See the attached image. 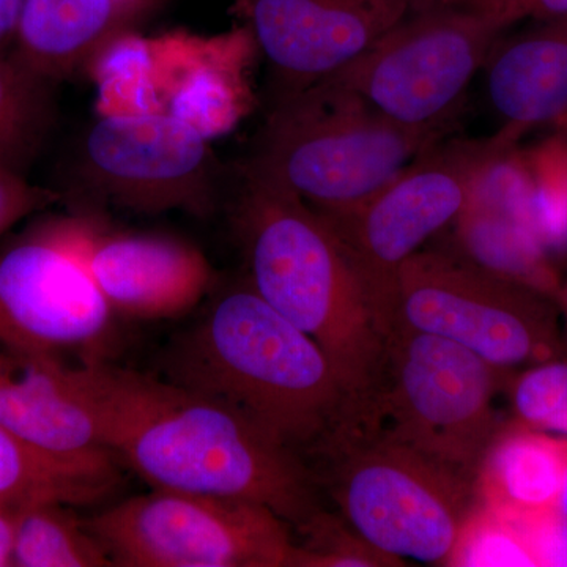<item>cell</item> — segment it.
<instances>
[{"mask_svg": "<svg viewBox=\"0 0 567 567\" xmlns=\"http://www.w3.org/2000/svg\"><path fill=\"white\" fill-rule=\"evenodd\" d=\"M70 374L103 445L153 488L257 503L300 535L323 513L303 458L234 406L106 360Z\"/></svg>", "mask_w": 567, "mask_h": 567, "instance_id": "6da1fadb", "label": "cell"}, {"mask_svg": "<svg viewBox=\"0 0 567 567\" xmlns=\"http://www.w3.org/2000/svg\"><path fill=\"white\" fill-rule=\"evenodd\" d=\"M166 374L234 406L301 458L361 417L322 347L249 284L224 292L178 339Z\"/></svg>", "mask_w": 567, "mask_h": 567, "instance_id": "7a4b0ae2", "label": "cell"}, {"mask_svg": "<svg viewBox=\"0 0 567 567\" xmlns=\"http://www.w3.org/2000/svg\"><path fill=\"white\" fill-rule=\"evenodd\" d=\"M235 224L249 286L322 347L365 415L385 358L380 331L344 246L319 213L249 166Z\"/></svg>", "mask_w": 567, "mask_h": 567, "instance_id": "3957f363", "label": "cell"}, {"mask_svg": "<svg viewBox=\"0 0 567 567\" xmlns=\"http://www.w3.org/2000/svg\"><path fill=\"white\" fill-rule=\"evenodd\" d=\"M451 128H406L323 80L271 106L246 166L331 219L371 199Z\"/></svg>", "mask_w": 567, "mask_h": 567, "instance_id": "277c9868", "label": "cell"}, {"mask_svg": "<svg viewBox=\"0 0 567 567\" xmlns=\"http://www.w3.org/2000/svg\"><path fill=\"white\" fill-rule=\"evenodd\" d=\"M309 456L354 535L390 557L447 566L476 505L472 483L369 423L342 424Z\"/></svg>", "mask_w": 567, "mask_h": 567, "instance_id": "5b68a950", "label": "cell"}, {"mask_svg": "<svg viewBox=\"0 0 567 567\" xmlns=\"http://www.w3.org/2000/svg\"><path fill=\"white\" fill-rule=\"evenodd\" d=\"M505 372L450 339L393 323L368 423L475 486L498 431L494 398Z\"/></svg>", "mask_w": 567, "mask_h": 567, "instance_id": "8992f818", "label": "cell"}, {"mask_svg": "<svg viewBox=\"0 0 567 567\" xmlns=\"http://www.w3.org/2000/svg\"><path fill=\"white\" fill-rule=\"evenodd\" d=\"M516 144L494 136L443 137L360 207L327 219L344 246L383 336L393 323L402 267L453 227L484 174Z\"/></svg>", "mask_w": 567, "mask_h": 567, "instance_id": "52a82bcc", "label": "cell"}, {"mask_svg": "<svg viewBox=\"0 0 567 567\" xmlns=\"http://www.w3.org/2000/svg\"><path fill=\"white\" fill-rule=\"evenodd\" d=\"M509 24L494 14L417 2L363 55L327 80L406 128H451L466 89Z\"/></svg>", "mask_w": 567, "mask_h": 567, "instance_id": "ba28073f", "label": "cell"}, {"mask_svg": "<svg viewBox=\"0 0 567 567\" xmlns=\"http://www.w3.org/2000/svg\"><path fill=\"white\" fill-rule=\"evenodd\" d=\"M559 317L551 298L456 249H421L399 274L393 323L457 342L503 372L561 357Z\"/></svg>", "mask_w": 567, "mask_h": 567, "instance_id": "9c48e42d", "label": "cell"}, {"mask_svg": "<svg viewBox=\"0 0 567 567\" xmlns=\"http://www.w3.org/2000/svg\"><path fill=\"white\" fill-rule=\"evenodd\" d=\"M122 567H303L274 511L244 499L153 488L84 520Z\"/></svg>", "mask_w": 567, "mask_h": 567, "instance_id": "30bf717a", "label": "cell"}, {"mask_svg": "<svg viewBox=\"0 0 567 567\" xmlns=\"http://www.w3.org/2000/svg\"><path fill=\"white\" fill-rule=\"evenodd\" d=\"M78 171L87 192L123 210L208 218L218 205L221 169L210 141L166 112L99 115Z\"/></svg>", "mask_w": 567, "mask_h": 567, "instance_id": "8fae6325", "label": "cell"}, {"mask_svg": "<svg viewBox=\"0 0 567 567\" xmlns=\"http://www.w3.org/2000/svg\"><path fill=\"white\" fill-rule=\"evenodd\" d=\"M112 317L58 218L0 246V349L61 361L74 354L80 364L103 360Z\"/></svg>", "mask_w": 567, "mask_h": 567, "instance_id": "7c38bea8", "label": "cell"}, {"mask_svg": "<svg viewBox=\"0 0 567 567\" xmlns=\"http://www.w3.org/2000/svg\"><path fill=\"white\" fill-rule=\"evenodd\" d=\"M416 0H234L267 59L274 103L333 76L412 11Z\"/></svg>", "mask_w": 567, "mask_h": 567, "instance_id": "4fadbf2b", "label": "cell"}, {"mask_svg": "<svg viewBox=\"0 0 567 567\" xmlns=\"http://www.w3.org/2000/svg\"><path fill=\"white\" fill-rule=\"evenodd\" d=\"M55 218L114 315L177 319L193 311L210 290V262L182 238L114 230L84 213Z\"/></svg>", "mask_w": 567, "mask_h": 567, "instance_id": "5bb4252c", "label": "cell"}, {"mask_svg": "<svg viewBox=\"0 0 567 567\" xmlns=\"http://www.w3.org/2000/svg\"><path fill=\"white\" fill-rule=\"evenodd\" d=\"M514 152L484 174L453 224L456 251L555 301L563 281L535 219L532 175Z\"/></svg>", "mask_w": 567, "mask_h": 567, "instance_id": "9a60e30c", "label": "cell"}, {"mask_svg": "<svg viewBox=\"0 0 567 567\" xmlns=\"http://www.w3.org/2000/svg\"><path fill=\"white\" fill-rule=\"evenodd\" d=\"M0 424L47 456L74 464L115 462L82 401L70 364L0 349Z\"/></svg>", "mask_w": 567, "mask_h": 567, "instance_id": "2e32d148", "label": "cell"}, {"mask_svg": "<svg viewBox=\"0 0 567 567\" xmlns=\"http://www.w3.org/2000/svg\"><path fill=\"white\" fill-rule=\"evenodd\" d=\"M148 41L153 87L162 112L208 141L240 122L248 106L244 66L251 33L205 39L177 32Z\"/></svg>", "mask_w": 567, "mask_h": 567, "instance_id": "e0dca14e", "label": "cell"}, {"mask_svg": "<svg viewBox=\"0 0 567 567\" xmlns=\"http://www.w3.org/2000/svg\"><path fill=\"white\" fill-rule=\"evenodd\" d=\"M498 133L517 142L567 118V18L499 37L483 66Z\"/></svg>", "mask_w": 567, "mask_h": 567, "instance_id": "ac0fdd59", "label": "cell"}, {"mask_svg": "<svg viewBox=\"0 0 567 567\" xmlns=\"http://www.w3.org/2000/svg\"><path fill=\"white\" fill-rule=\"evenodd\" d=\"M567 458V439L513 421L502 424L475 477L480 505L520 527L554 513Z\"/></svg>", "mask_w": 567, "mask_h": 567, "instance_id": "d6986e66", "label": "cell"}, {"mask_svg": "<svg viewBox=\"0 0 567 567\" xmlns=\"http://www.w3.org/2000/svg\"><path fill=\"white\" fill-rule=\"evenodd\" d=\"M140 2L133 0H25L13 54L55 84L87 69L125 32Z\"/></svg>", "mask_w": 567, "mask_h": 567, "instance_id": "ffe728a7", "label": "cell"}, {"mask_svg": "<svg viewBox=\"0 0 567 567\" xmlns=\"http://www.w3.org/2000/svg\"><path fill=\"white\" fill-rule=\"evenodd\" d=\"M117 462L74 464L47 456L0 424V506L92 505L117 486Z\"/></svg>", "mask_w": 567, "mask_h": 567, "instance_id": "44dd1931", "label": "cell"}, {"mask_svg": "<svg viewBox=\"0 0 567 567\" xmlns=\"http://www.w3.org/2000/svg\"><path fill=\"white\" fill-rule=\"evenodd\" d=\"M58 84L0 54V169L28 177L54 128Z\"/></svg>", "mask_w": 567, "mask_h": 567, "instance_id": "7402d4cb", "label": "cell"}, {"mask_svg": "<svg viewBox=\"0 0 567 567\" xmlns=\"http://www.w3.org/2000/svg\"><path fill=\"white\" fill-rule=\"evenodd\" d=\"M14 567L114 566L71 506L37 503L14 511Z\"/></svg>", "mask_w": 567, "mask_h": 567, "instance_id": "603a6c76", "label": "cell"}, {"mask_svg": "<svg viewBox=\"0 0 567 567\" xmlns=\"http://www.w3.org/2000/svg\"><path fill=\"white\" fill-rule=\"evenodd\" d=\"M99 85L100 115L162 112L152 80L151 41L121 33L89 63Z\"/></svg>", "mask_w": 567, "mask_h": 567, "instance_id": "cb8c5ba5", "label": "cell"}, {"mask_svg": "<svg viewBox=\"0 0 567 567\" xmlns=\"http://www.w3.org/2000/svg\"><path fill=\"white\" fill-rule=\"evenodd\" d=\"M447 566H539L520 525L476 505L462 525Z\"/></svg>", "mask_w": 567, "mask_h": 567, "instance_id": "d4e9b609", "label": "cell"}, {"mask_svg": "<svg viewBox=\"0 0 567 567\" xmlns=\"http://www.w3.org/2000/svg\"><path fill=\"white\" fill-rule=\"evenodd\" d=\"M518 423L567 439V361L561 358L529 365L506 380Z\"/></svg>", "mask_w": 567, "mask_h": 567, "instance_id": "484cf974", "label": "cell"}, {"mask_svg": "<svg viewBox=\"0 0 567 567\" xmlns=\"http://www.w3.org/2000/svg\"><path fill=\"white\" fill-rule=\"evenodd\" d=\"M62 199L58 189L33 185L28 177L0 169V235Z\"/></svg>", "mask_w": 567, "mask_h": 567, "instance_id": "4316f807", "label": "cell"}, {"mask_svg": "<svg viewBox=\"0 0 567 567\" xmlns=\"http://www.w3.org/2000/svg\"><path fill=\"white\" fill-rule=\"evenodd\" d=\"M416 2H442L494 14L509 24L517 22L548 21L567 18V0H416Z\"/></svg>", "mask_w": 567, "mask_h": 567, "instance_id": "83f0119b", "label": "cell"}, {"mask_svg": "<svg viewBox=\"0 0 567 567\" xmlns=\"http://www.w3.org/2000/svg\"><path fill=\"white\" fill-rule=\"evenodd\" d=\"M527 533L539 566H567V520L554 513L522 527Z\"/></svg>", "mask_w": 567, "mask_h": 567, "instance_id": "f1b7e54d", "label": "cell"}, {"mask_svg": "<svg viewBox=\"0 0 567 567\" xmlns=\"http://www.w3.org/2000/svg\"><path fill=\"white\" fill-rule=\"evenodd\" d=\"M25 0H0V54H10L17 44Z\"/></svg>", "mask_w": 567, "mask_h": 567, "instance_id": "f546056e", "label": "cell"}, {"mask_svg": "<svg viewBox=\"0 0 567 567\" xmlns=\"http://www.w3.org/2000/svg\"><path fill=\"white\" fill-rule=\"evenodd\" d=\"M14 511L0 506V567L13 566Z\"/></svg>", "mask_w": 567, "mask_h": 567, "instance_id": "4dcf8cb0", "label": "cell"}, {"mask_svg": "<svg viewBox=\"0 0 567 567\" xmlns=\"http://www.w3.org/2000/svg\"><path fill=\"white\" fill-rule=\"evenodd\" d=\"M555 516L565 518L567 520V458L565 466V475H563L561 488H559V495L557 499V506L554 509Z\"/></svg>", "mask_w": 567, "mask_h": 567, "instance_id": "1f68e13d", "label": "cell"}, {"mask_svg": "<svg viewBox=\"0 0 567 567\" xmlns=\"http://www.w3.org/2000/svg\"><path fill=\"white\" fill-rule=\"evenodd\" d=\"M555 303L558 306L559 316L565 319L567 324V281H563L561 289H559L557 297H555Z\"/></svg>", "mask_w": 567, "mask_h": 567, "instance_id": "d6a6232c", "label": "cell"}, {"mask_svg": "<svg viewBox=\"0 0 567 567\" xmlns=\"http://www.w3.org/2000/svg\"><path fill=\"white\" fill-rule=\"evenodd\" d=\"M133 2H140V3H141V2H142V0H133Z\"/></svg>", "mask_w": 567, "mask_h": 567, "instance_id": "836d02e7", "label": "cell"}]
</instances>
